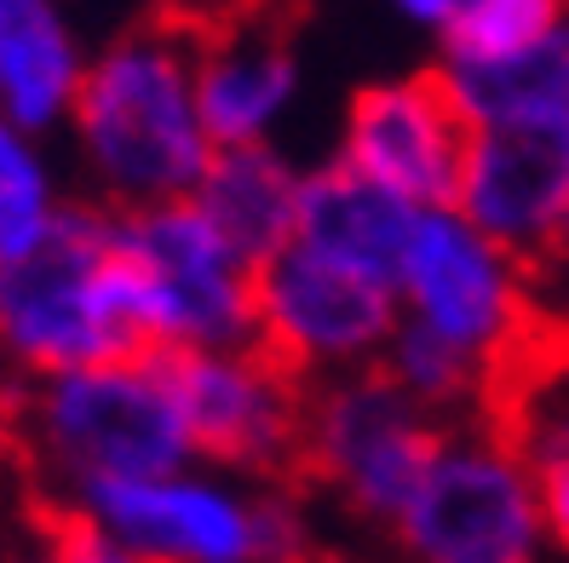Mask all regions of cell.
Returning <instances> with one entry per match:
<instances>
[{"label": "cell", "mask_w": 569, "mask_h": 563, "mask_svg": "<svg viewBox=\"0 0 569 563\" xmlns=\"http://www.w3.org/2000/svg\"><path fill=\"white\" fill-rule=\"evenodd\" d=\"M76 195L63 190L58 161L41 139L0 121V264H18L52 242Z\"/></svg>", "instance_id": "18"}, {"label": "cell", "mask_w": 569, "mask_h": 563, "mask_svg": "<svg viewBox=\"0 0 569 563\" xmlns=\"http://www.w3.org/2000/svg\"><path fill=\"white\" fill-rule=\"evenodd\" d=\"M156 356L144 305L116 248V213L70 202L52 242L0 264V369L7 380H58L104 362Z\"/></svg>", "instance_id": "2"}, {"label": "cell", "mask_w": 569, "mask_h": 563, "mask_svg": "<svg viewBox=\"0 0 569 563\" xmlns=\"http://www.w3.org/2000/svg\"><path fill=\"white\" fill-rule=\"evenodd\" d=\"M455 213L483 230L500 253H512L523 271L569 259V121H478L466 139Z\"/></svg>", "instance_id": "11"}, {"label": "cell", "mask_w": 569, "mask_h": 563, "mask_svg": "<svg viewBox=\"0 0 569 563\" xmlns=\"http://www.w3.org/2000/svg\"><path fill=\"white\" fill-rule=\"evenodd\" d=\"M552 0H443L438 18V70H489L535 47L558 23Z\"/></svg>", "instance_id": "19"}, {"label": "cell", "mask_w": 569, "mask_h": 563, "mask_svg": "<svg viewBox=\"0 0 569 563\" xmlns=\"http://www.w3.org/2000/svg\"><path fill=\"white\" fill-rule=\"evenodd\" d=\"M391 334L397 293L357 271L293 242L253 271V345L306 391L380 369Z\"/></svg>", "instance_id": "9"}, {"label": "cell", "mask_w": 569, "mask_h": 563, "mask_svg": "<svg viewBox=\"0 0 569 563\" xmlns=\"http://www.w3.org/2000/svg\"><path fill=\"white\" fill-rule=\"evenodd\" d=\"M173 385L190 454L208 472L237 477H282L299 472L306 438V385L282 374L259 345L242 351H184L161 356Z\"/></svg>", "instance_id": "10"}, {"label": "cell", "mask_w": 569, "mask_h": 563, "mask_svg": "<svg viewBox=\"0 0 569 563\" xmlns=\"http://www.w3.org/2000/svg\"><path fill=\"white\" fill-rule=\"evenodd\" d=\"M449 425L409 403L380 369L306 391L299 472H311L351 517L391 529L438 454Z\"/></svg>", "instance_id": "8"}, {"label": "cell", "mask_w": 569, "mask_h": 563, "mask_svg": "<svg viewBox=\"0 0 569 563\" xmlns=\"http://www.w3.org/2000/svg\"><path fill=\"white\" fill-rule=\"evenodd\" d=\"M391 541L403 563H541V494L507 425L455 420Z\"/></svg>", "instance_id": "5"}, {"label": "cell", "mask_w": 569, "mask_h": 563, "mask_svg": "<svg viewBox=\"0 0 569 563\" xmlns=\"http://www.w3.org/2000/svg\"><path fill=\"white\" fill-rule=\"evenodd\" d=\"M415 219H420V208L397 202L380 184H368L351 168H340V161H328V168H311L299 179L293 248L391 288L397 264H403V248L415 237Z\"/></svg>", "instance_id": "14"}, {"label": "cell", "mask_w": 569, "mask_h": 563, "mask_svg": "<svg viewBox=\"0 0 569 563\" xmlns=\"http://www.w3.org/2000/svg\"><path fill=\"white\" fill-rule=\"evenodd\" d=\"M391 293H397V322L478 362L495 380V391L523 369L535 345L529 271L512 253H500L483 230L466 224L455 208H426L415 219Z\"/></svg>", "instance_id": "6"}, {"label": "cell", "mask_w": 569, "mask_h": 563, "mask_svg": "<svg viewBox=\"0 0 569 563\" xmlns=\"http://www.w3.org/2000/svg\"><path fill=\"white\" fill-rule=\"evenodd\" d=\"M23 472V443H18V414H12V396L0 391V494H7Z\"/></svg>", "instance_id": "22"}, {"label": "cell", "mask_w": 569, "mask_h": 563, "mask_svg": "<svg viewBox=\"0 0 569 563\" xmlns=\"http://www.w3.org/2000/svg\"><path fill=\"white\" fill-rule=\"evenodd\" d=\"M87 76V47L47 0H0V121L29 139L63 132Z\"/></svg>", "instance_id": "15"}, {"label": "cell", "mask_w": 569, "mask_h": 563, "mask_svg": "<svg viewBox=\"0 0 569 563\" xmlns=\"http://www.w3.org/2000/svg\"><path fill=\"white\" fill-rule=\"evenodd\" d=\"M12 414L23 472L41 489V512H58L81 489L196 466L161 356L36 380L12 396Z\"/></svg>", "instance_id": "3"}, {"label": "cell", "mask_w": 569, "mask_h": 563, "mask_svg": "<svg viewBox=\"0 0 569 563\" xmlns=\"http://www.w3.org/2000/svg\"><path fill=\"white\" fill-rule=\"evenodd\" d=\"M58 517L127 552L132 563H299L306 517L264 483H230L224 472L184 466L167 477L104 483L63 501Z\"/></svg>", "instance_id": "4"}, {"label": "cell", "mask_w": 569, "mask_h": 563, "mask_svg": "<svg viewBox=\"0 0 569 563\" xmlns=\"http://www.w3.org/2000/svg\"><path fill=\"white\" fill-rule=\"evenodd\" d=\"M466 139H472V127H466L449 87L438 81V70L391 76L351 92L333 161L426 213V208H455Z\"/></svg>", "instance_id": "12"}, {"label": "cell", "mask_w": 569, "mask_h": 563, "mask_svg": "<svg viewBox=\"0 0 569 563\" xmlns=\"http://www.w3.org/2000/svg\"><path fill=\"white\" fill-rule=\"evenodd\" d=\"M535 472V494H541V529L547 546H558L569 557V460H552V466H529Z\"/></svg>", "instance_id": "21"}, {"label": "cell", "mask_w": 569, "mask_h": 563, "mask_svg": "<svg viewBox=\"0 0 569 563\" xmlns=\"http://www.w3.org/2000/svg\"><path fill=\"white\" fill-rule=\"evenodd\" d=\"M0 563H12V535L0 529Z\"/></svg>", "instance_id": "23"}, {"label": "cell", "mask_w": 569, "mask_h": 563, "mask_svg": "<svg viewBox=\"0 0 569 563\" xmlns=\"http://www.w3.org/2000/svg\"><path fill=\"white\" fill-rule=\"evenodd\" d=\"M196 104L213 150L271 144L299 104V47L271 12L196 23Z\"/></svg>", "instance_id": "13"}, {"label": "cell", "mask_w": 569, "mask_h": 563, "mask_svg": "<svg viewBox=\"0 0 569 563\" xmlns=\"http://www.w3.org/2000/svg\"><path fill=\"white\" fill-rule=\"evenodd\" d=\"M449 98L460 104L466 127L512 121V115H563L569 121V12L535 47L489 70H438Z\"/></svg>", "instance_id": "17"}, {"label": "cell", "mask_w": 569, "mask_h": 563, "mask_svg": "<svg viewBox=\"0 0 569 563\" xmlns=\"http://www.w3.org/2000/svg\"><path fill=\"white\" fill-rule=\"evenodd\" d=\"M87 173V202L144 213L190 202L213 139L196 104V23L144 18L87 52L76 115L63 127Z\"/></svg>", "instance_id": "1"}, {"label": "cell", "mask_w": 569, "mask_h": 563, "mask_svg": "<svg viewBox=\"0 0 569 563\" xmlns=\"http://www.w3.org/2000/svg\"><path fill=\"white\" fill-rule=\"evenodd\" d=\"M116 248L139 282L156 356L253 345V264L190 202L116 213Z\"/></svg>", "instance_id": "7"}, {"label": "cell", "mask_w": 569, "mask_h": 563, "mask_svg": "<svg viewBox=\"0 0 569 563\" xmlns=\"http://www.w3.org/2000/svg\"><path fill=\"white\" fill-rule=\"evenodd\" d=\"M299 173L277 144H242V150H213L202 184L190 208L202 213L230 253H242L253 271L277 259L293 242V213H299Z\"/></svg>", "instance_id": "16"}, {"label": "cell", "mask_w": 569, "mask_h": 563, "mask_svg": "<svg viewBox=\"0 0 569 563\" xmlns=\"http://www.w3.org/2000/svg\"><path fill=\"white\" fill-rule=\"evenodd\" d=\"M12 563H132V557L104 546L98 535H87V529L70 523V517L36 512V523L12 541Z\"/></svg>", "instance_id": "20"}, {"label": "cell", "mask_w": 569, "mask_h": 563, "mask_svg": "<svg viewBox=\"0 0 569 563\" xmlns=\"http://www.w3.org/2000/svg\"><path fill=\"white\" fill-rule=\"evenodd\" d=\"M0 391H7V369H0Z\"/></svg>", "instance_id": "24"}]
</instances>
